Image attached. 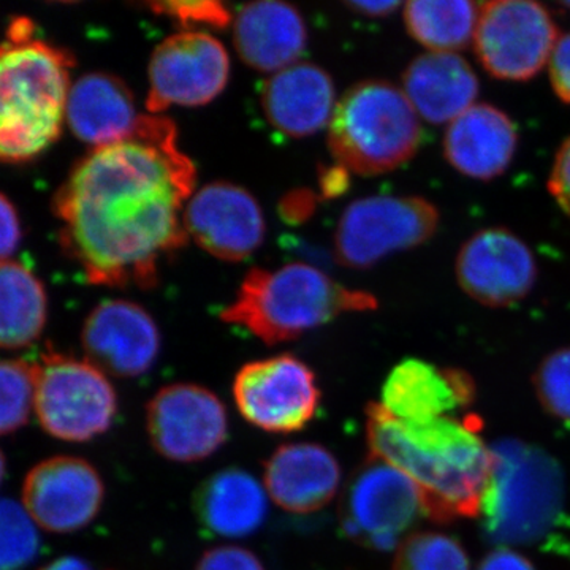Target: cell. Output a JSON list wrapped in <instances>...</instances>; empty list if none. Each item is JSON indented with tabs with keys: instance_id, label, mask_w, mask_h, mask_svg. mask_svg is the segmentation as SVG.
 <instances>
[{
	"instance_id": "obj_33",
	"label": "cell",
	"mask_w": 570,
	"mask_h": 570,
	"mask_svg": "<svg viewBox=\"0 0 570 570\" xmlns=\"http://www.w3.org/2000/svg\"><path fill=\"white\" fill-rule=\"evenodd\" d=\"M194 570H265L253 551L236 546L214 547L205 551Z\"/></svg>"
},
{
	"instance_id": "obj_39",
	"label": "cell",
	"mask_w": 570,
	"mask_h": 570,
	"mask_svg": "<svg viewBox=\"0 0 570 570\" xmlns=\"http://www.w3.org/2000/svg\"><path fill=\"white\" fill-rule=\"evenodd\" d=\"M40 570H94L89 562L77 557H62Z\"/></svg>"
},
{
	"instance_id": "obj_36",
	"label": "cell",
	"mask_w": 570,
	"mask_h": 570,
	"mask_svg": "<svg viewBox=\"0 0 570 570\" xmlns=\"http://www.w3.org/2000/svg\"><path fill=\"white\" fill-rule=\"evenodd\" d=\"M21 243V223L14 205L0 193V262L10 261Z\"/></svg>"
},
{
	"instance_id": "obj_41",
	"label": "cell",
	"mask_w": 570,
	"mask_h": 570,
	"mask_svg": "<svg viewBox=\"0 0 570 570\" xmlns=\"http://www.w3.org/2000/svg\"><path fill=\"white\" fill-rule=\"evenodd\" d=\"M564 7H568V9L570 10V2H566Z\"/></svg>"
},
{
	"instance_id": "obj_3",
	"label": "cell",
	"mask_w": 570,
	"mask_h": 570,
	"mask_svg": "<svg viewBox=\"0 0 570 570\" xmlns=\"http://www.w3.org/2000/svg\"><path fill=\"white\" fill-rule=\"evenodd\" d=\"M73 66L69 52L36 39L31 20L11 22L0 45V163H31L59 140Z\"/></svg>"
},
{
	"instance_id": "obj_10",
	"label": "cell",
	"mask_w": 570,
	"mask_h": 570,
	"mask_svg": "<svg viewBox=\"0 0 570 570\" xmlns=\"http://www.w3.org/2000/svg\"><path fill=\"white\" fill-rule=\"evenodd\" d=\"M546 7L531 0H493L480 6L474 50L491 77L528 81L550 61L560 39Z\"/></svg>"
},
{
	"instance_id": "obj_22",
	"label": "cell",
	"mask_w": 570,
	"mask_h": 570,
	"mask_svg": "<svg viewBox=\"0 0 570 570\" xmlns=\"http://www.w3.org/2000/svg\"><path fill=\"white\" fill-rule=\"evenodd\" d=\"M129 86L118 77L94 71L71 85L66 122L92 149L127 140L141 119Z\"/></svg>"
},
{
	"instance_id": "obj_29",
	"label": "cell",
	"mask_w": 570,
	"mask_h": 570,
	"mask_svg": "<svg viewBox=\"0 0 570 570\" xmlns=\"http://www.w3.org/2000/svg\"><path fill=\"white\" fill-rule=\"evenodd\" d=\"M392 570H471L463 546L450 535L420 532L401 542Z\"/></svg>"
},
{
	"instance_id": "obj_24",
	"label": "cell",
	"mask_w": 570,
	"mask_h": 570,
	"mask_svg": "<svg viewBox=\"0 0 570 570\" xmlns=\"http://www.w3.org/2000/svg\"><path fill=\"white\" fill-rule=\"evenodd\" d=\"M268 493L250 472L225 468L204 480L194 494L202 530L220 539H243L261 530L268 517Z\"/></svg>"
},
{
	"instance_id": "obj_18",
	"label": "cell",
	"mask_w": 570,
	"mask_h": 570,
	"mask_svg": "<svg viewBox=\"0 0 570 570\" xmlns=\"http://www.w3.org/2000/svg\"><path fill=\"white\" fill-rule=\"evenodd\" d=\"M474 396L475 384L466 371L407 358L390 371L381 404L397 420H431L452 417Z\"/></svg>"
},
{
	"instance_id": "obj_23",
	"label": "cell",
	"mask_w": 570,
	"mask_h": 570,
	"mask_svg": "<svg viewBox=\"0 0 570 570\" xmlns=\"http://www.w3.org/2000/svg\"><path fill=\"white\" fill-rule=\"evenodd\" d=\"M239 58L258 71H277L299 62L307 43L306 22L291 3H247L234 18Z\"/></svg>"
},
{
	"instance_id": "obj_19",
	"label": "cell",
	"mask_w": 570,
	"mask_h": 570,
	"mask_svg": "<svg viewBox=\"0 0 570 570\" xmlns=\"http://www.w3.org/2000/svg\"><path fill=\"white\" fill-rule=\"evenodd\" d=\"M264 485L269 499L285 512L307 515L335 499L341 487V466L324 445L285 444L266 461Z\"/></svg>"
},
{
	"instance_id": "obj_31",
	"label": "cell",
	"mask_w": 570,
	"mask_h": 570,
	"mask_svg": "<svg viewBox=\"0 0 570 570\" xmlns=\"http://www.w3.org/2000/svg\"><path fill=\"white\" fill-rule=\"evenodd\" d=\"M534 387L546 411L570 423V347L553 352L540 363Z\"/></svg>"
},
{
	"instance_id": "obj_37",
	"label": "cell",
	"mask_w": 570,
	"mask_h": 570,
	"mask_svg": "<svg viewBox=\"0 0 570 570\" xmlns=\"http://www.w3.org/2000/svg\"><path fill=\"white\" fill-rule=\"evenodd\" d=\"M479 570H535L532 562L509 547H498L480 562Z\"/></svg>"
},
{
	"instance_id": "obj_15",
	"label": "cell",
	"mask_w": 570,
	"mask_h": 570,
	"mask_svg": "<svg viewBox=\"0 0 570 570\" xmlns=\"http://www.w3.org/2000/svg\"><path fill=\"white\" fill-rule=\"evenodd\" d=\"M104 480L89 461L55 456L26 475L22 504L41 530L70 534L91 524L102 510Z\"/></svg>"
},
{
	"instance_id": "obj_40",
	"label": "cell",
	"mask_w": 570,
	"mask_h": 570,
	"mask_svg": "<svg viewBox=\"0 0 570 570\" xmlns=\"http://www.w3.org/2000/svg\"><path fill=\"white\" fill-rule=\"evenodd\" d=\"M6 456H3L2 450H0V483H2L3 475H6Z\"/></svg>"
},
{
	"instance_id": "obj_21",
	"label": "cell",
	"mask_w": 570,
	"mask_h": 570,
	"mask_svg": "<svg viewBox=\"0 0 570 570\" xmlns=\"http://www.w3.org/2000/svg\"><path fill=\"white\" fill-rule=\"evenodd\" d=\"M442 145L445 160L459 174L490 181L512 164L519 134L508 112L490 104H475L449 124Z\"/></svg>"
},
{
	"instance_id": "obj_17",
	"label": "cell",
	"mask_w": 570,
	"mask_h": 570,
	"mask_svg": "<svg viewBox=\"0 0 570 570\" xmlns=\"http://www.w3.org/2000/svg\"><path fill=\"white\" fill-rule=\"evenodd\" d=\"M86 360L105 374L140 377L156 365L160 332L151 314L127 299L94 307L81 332Z\"/></svg>"
},
{
	"instance_id": "obj_30",
	"label": "cell",
	"mask_w": 570,
	"mask_h": 570,
	"mask_svg": "<svg viewBox=\"0 0 570 570\" xmlns=\"http://www.w3.org/2000/svg\"><path fill=\"white\" fill-rule=\"evenodd\" d=\"M40 550V534L28 510L0 498V570H21Z\"/></svg>"
},
{
	"instance_id": "obj_28",
	"label": "cell",
	"mask_w": 570,
	"mask_h": 570,
	"mask_svg": "<svg viewBox=\"0 0 570 570\" xmlns=\"http://www.w3.org/2000/svg\"><path fill=\"white\" fill-rule=\"evenodd\" d=\"M36 363L0 360V436L14 433L36 406Z\"/></svg>"
},
{
	"instance_id": "obj_1",
	"label": "cell",
	"mask_w": 570,
	"mask_h": 570,
	"mask_svg": "<svg viewBox=\"0 0 570 570\" xmlns=\"http://www.w3.org/2000/svg\"><path fill=\"white\" fill-rule=\"evenodd\" d=\"M195 184L175 122L142 115L127 140L82 157L52 198L63 250L91 284L153 287L165 257L186 245Z\"/></svg>"
},
{
	"instance_id": "obj_14",
	"label": "cell",
	"mask_w": 570,
	"mask_h": 570,
	"mask_svg": "<svg viewBox=\"0 0 570 570\" xmlns=\"http://www.w3.org/2000/svg\"><path fill=\"white\" fill-rule=\"evenodd\" d=\"M455 272L461 291L474 302L505 307L530 295L538 281V262L520 236L490 227L461 246Z\"/></svg>"
},
{
	"instance_id": "obj_38",
	"label": "cell",
	"mask_w": 570,
	"mask_h": 570,
	"mask_svg": "<svg viewBox=\"0 0 570 570\" xmlns=\"http://www.w3.org/2000/svg\"><path fill=\"white\" fill-rule=\"evenodd\" d=\"M348 9L363 17L381 18L400 9V2H347Z\"/></svg>"
},
{
	"instance_id": "obj_25",
	"label": "cell",
	"mask_w": 570,
	"mask_h": 570,
	"mask_svg": "<svg viewBox=\"0 0 570 570\" xmlns=\"http://www.w3.org/2000/svg\"><path fill=\"white\" fill-rule=\"evenodd\" d=\"M403 91L419 118L450 124L475 105L479 78L459 52L428 51L409 63Z\"/></svg>"
},
{
	"instance_id": "obj_11",
	"label": "cell",
	"mask_w": 570,
	"mask_h": 570,
	"mask_svg": "<svg viewBox=\"0 0 570 570\" xmlns=\"http://www.w3.org/2000/svg\"><path fill=\"white\" fill-rule=\"evenodd\" d=\"M234 400L242 417L266 433L303 430L316 417L322 392L316 374L294 355L255 360L236 373Z\"/></svg>"
},
{
	"instance_id": "obj_16",
	"label": "cell",
	"mask_w": 570,
	"mask_h": 570,
	"mask_svg": "<svg viewBox=\"0 0 570 570\" xmlns=\"http://www.w3.org/2000/svg\"><path fill=\"white\" fill-rule=\"evenodd\" d=\"M187 236L202 249L225 262H242L262 246L264 212L245 187L214 181L195 190L184 212Z\"/></svg>"
},
{
	"instance_id": "obj_32",
	"label": "cell",
	"mask_w": 570,
	"mask_h": 570,
	"mask_svg": "<svg viewBox=\"0 0 570 570\" xmlns=\"http://www.w3.org/2000/svg\"><path fill=\"white\" fill-rule=\"evenodd\" d=\"M149 9L156 14L170 18L184 31H200V28L224 29L234 22L232 11L224 2L204 0V2H153Z\"/></svg>"
},
{
	"instance_id": "obj_4",
	"label": "cell",
	"mask_w": 570,
	"mask_h": 570,
	"mask_svg": "<svg viewBox=\"0 0 570 570\" xmlns=\"http://www.w3.org/2000/svg\"><path fill=\"white\" fill-rule=\"evenodd\" d=\"M491 449V472L479 517L498 547L542 546L566 520L564 474L538 445L502 439Z\"/></svg>"
},
{
	"instance_id": "obj_9",
	"label": "cell",
	"mask_w": 570,
	"mask_h": 570,
	"mask_svg": "<svg viewBox=\"0 0 570 570\" xmlns=\"http://www.w3.org/2000/svg\"><path fill=\"white\" fill-rule=\"evenodd\" d=\"M422 517H426V508L419 487L374 456L356 469L341 498L343 531L370 549H397Z\"/></svg>"
},
{
	"instance_id": "obj_7",
	"label": "cell",
	"mask_w": 570,
	"mask_h": 570,
	"mask_svg": "<svg viewBox=\"0 0 570 570\" xmlns=\"http://www.w3.org/2000/svg\"><path fill=\"white\" fill-rule=\"evenodd\" d=\"M36 370L33 409L50 436L88 442L110 430L118 414V395L99 367L50 348Z\"/></svg>"
},
{
	"instance_id": "obj_26",
	"label": "cell",
	"mask_w": 570,
	"mask_h": 570,
	"mask_svg": "<svg viewBox=\"0 0 570 570\" xmlns=\"http://www.w3.org/2000/svg\"><path fill=\"white\" fill-rule=\"evenodd\" d=\"M48 318L45 285L28 266L0 262V348L31 346Z\"/></svg>"
},
{
	"instance_id": "obj_27",
	"label": "cell",
	"mask_w": 570,
	"mask_h": 570,
	"mask_svg": "<svg viewBox=\"0 0 570 570\" xmlns=\"http://www.w3.org/2000/svg\"><path fill=\"white\" fill-rule=\"evenodd\" d=\"M479 10L466 0H412L403 18L409 36L428 51L456 52L474 41Z\"/></svg>"
},
{
	"instance_id": "obj_34",
	"label": "cell",
	"mask_w": 570,
	"mask_h": 570,
	"mask_svg": "<svg viewBox=\"0 0 570 570\" xmlns=\"http://www.w3.org/2000/svg\"><path fill=\"white\" fill-rule=\"evenodd\" d=\"M551 88L561 102L570 105V32L558 39L549 61Z\"/></svg>"
},
{
	"instance_id": "obj_6",
	"label": "cell",
	"mask_w": 570,
	"mask_h": 570,
	"mask_svg": "<svg viewBox=\"0 0 570 570\" xmlns=\"http://www.w3.org/2000/svg\"><path fill=\"white\" fill-rule=\"evenodd\" d=\"M422 142V126L403 89L384 80L352 86L337 102L328 146L337 167L351 174H389L409 163Z\"/></svg>"
},
{
	"instance_id": "obj_20",
	"label": "cell",
	"mask_w": 570,
	"mask_h": 570,
	"mask_svg": "<svg viewBox=\"0 0 570 570\" xmlns=\"http://www.w3.org/2000/svg\"><path fill=\"white\" fill-rule=\"evenodd\" d=\"M332 77L313 62H296L272 75L262 89V107L281 134L305 138L330 126L336 108Z\"/></svg>"
},
{
	"instance_id": "obj_35",
	"label": "cell",
	"mask_w": 570,
	"mask_h": 570,
	"mask_svg": "<svg viewBox=\"0 0 570 570\" xmlns=\"http://www.w3.org/2000/svg\"><path fill=\"white\" fill-rule=\"evenodd\" d=\"M549 190L558 206L570 217V137L562 142L554 157L549 178Z\"/></svg>"
},
{
	"instance_id": "obj_5",
	"label": "cell",
	"mask_w": 570,
	"mask_h": 570,
	"mask_svg": "<svg viewBox=\"0 0 570 570\" xmlns=\"http://www.w3.org/2000/svg\"><path fill=\"white\" fill-rule=\"evenodd\" d=\"M374 307V296L344 287L314 266L288 264L250 269L220 317L265 344H277L294 341L341 314Z\"/></svg>"
},
{
	"instance_id": "obj_8",
	"label": "cell",
	"mask_w": 570,
	"mask_h": 570,
	"mask_svg": "<svg viewBox=\"0 0 570 570\" xmlns=\"http://www.w3.org/2000/svg\"><path fill=\"white\" fill-rule=\"evenodd\" d=\"M436 206L423 197L373 195L360 198L341 214L335 253L348 268H371L382 258L412 249L438 232Z\"/></svg>"
},
{
	"instance_id": "obj_12",
	"label": "cell",
	"mask_w": 570,
	"mask_h": 570,
	"mask_svg": "<svg viewBox=\"0 0 570 570\" xmlns=\"http://www.w3.org/2000/svg\"><path fill=\"white\" fill-rule=\"evenodd\" d=\"M148 80L149 115H160L174 107H204L227 88L230 58L224 45L209 32H178L154 50Z\"/></svg>"
},
{
	"instance_id": "obj_2",
	"label": "cell",
	"mask_w": 570,
	"mask_h": 570,
	"mask_svg": "<svg viewBox=\"0 0 570 570\" xmlns=\"http://www.w3.org/2000/svg\"><path fill=\"white\" fill-rule=\"evenodd\" d=\"M475 417L397 420L381 403L366 409L371 456L392 464L422 491L428 519L479 517L491 472V449Z\"/></svg>"
},
{
	"instance_id": "obj_13",
	"label": "cell",
	"mask_w": 570,
	"mask_h": 570,
	"mask_svg": "<svg viewBox=\"0 0 570 570\" xmlns=\"http://www.w3.org/2000/svg\"><path fill=\"white\" fill-rule=\"evenodd\" d=\"M146 431L160 456L176 463L209 459L228 438L220 397L197 384L160 389L146 407Z\"/></svg>"
}]
</instances>
